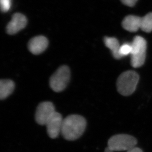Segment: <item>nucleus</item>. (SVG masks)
<instances>
[{"mask_svg":"<svg viewBox=\"0 0 152 152\" xmlns=\"http://www.w3.org/2000/svg\"><path fill=\"white\" fill-rule=\"evenodd\" d=\"M86 125V119L82 116L69 115L64 119L61 134L67 140H75L83 134Z\"/></svg>","mask_w":152,"mask_h":152,"instance_id":"nucleus-1","label":"nucleus"},{"mask_svg":"<svg viewBox=\"0 0 152 152\" xmlns=\"http://www.w3.org/2000/svg\"><path fill=\"white\" fill-rule=\"evenodd\" d=\"M139 75L136 72L128 70L122 73L117 81V89L121 95L129 96L134 93L139 81Z\"/></svg>","mask_w":152,"mask_h":152,"instance_id":"nucleus-2","label":"nucleus"},{"mask_svg":"<svg viewBox=\"0 0 152 152\" xmlns=\"http://www.w3.org/2000/svg\"><path fill=\"white\" fill-rule=\"evenodd\" d=\"M131 65L134 68H139L145 63L146 41L140 36H136L131 43Z\"/></svg>","mask_w":152,"mask_h":152,"instance_id":"nucleus-3","label":"nucleus"},{"mask_svg":"<svg viewBox=\"0 0 152 152\" xmlns=\"http://www.w3.org/2000/svg\"><path fill=\"white\" fill-rule=\"evenodd\" d=\"M137 141L132 135L119 134L111 137L108 141V147L113 152L128 151L135 147Z\"/></svg>","mask_w":152,"mask_h":152,"instance_id":"nucleus-4","label":"nucleus"},{"mask_svg":"<svg viewBox=\"0 0 152 152\" xmlns=\"http://www.w3.org/2000/svg\"><path fill=\"white\" fill-rule=\"evenodd\" d=\"M70 77V69L66 66H62L54 73L49 80L51 88L54 92H62L69 83Z\"/></svg>","mask_w":152,"mask_h":152,"instance_id":"nucleus-5","label":"nucleus"},{"mask_svg":"<svg viewBox=\"0 0 152 152\" xmlns=\"http://www.w3.org/2000/svg\"><path fill=\"white\" fill-rule=\"evenodd\" d=\"M56 112L54 105L51 102H42L36 109L35 120L40 125H45L48 121Z\"/></svg>","mask_w":152,"mask_h":152,"instance_id":"nucleus-6","label":"nucleus"},{"mask_svg":"<svg viewBox=\"0 0 152 152\" xmlns=\"http://www.w3.org/2000/svg\"><path fill=\"white\" fill-rule=\"evenodd\" d=\"M64 119L58 112H55L45 124L48 136L52 139L58 137L62 132Z\"/></svg>","mask_w":152,"mask_h":152,"instance_id":"nucleus-7","label":"nucleus"},{"mask_svg":"<svg viewBox=\"0 0 152 152\" xmlns=\"http://www.w3.org/2000/svg\"><path fill=\"white\" fill-rule=\"evenodd\" d=\"M27 24V19L24 15L21 13H15L12 20L7 24L6 31L8 34L13 35L24 29Z\"/></svg>","mask_w":152,"mask_h":152,"instance_id":"nucleus-8","label":"nucleus"},{"mask_svg":"<svg viewBox=\"0 0 152 152\" xmlns=\"http://www.w3.org/2000/svg\"><path fill=\"white\" fill-rule=\"evenodd\" d=\"M48 45V41L44 36H37L31 39L28 45L30 51L34 55L40 54L45 50Z\"/></svg>","mask_w":152,"mask_h":152,"instance_id":"nucleus-9","label":"nucleus"},{"mask_svg":"<svg viewBox=\"0 0 152 152\" xmlns=\"http://www.w3.org/2000/svg\"><path fill=\"white\" fill-rule=\"evenodd\" d=\"M141 18L135 15H128L124 19L122 25L124 29L130 32H136L141 28Z\"/></svg>","mask_w":152,"mask_h":152,"instance_id":"nucleus-10","label":"nucleus"},{"mask_svg":"<svg viewBox=\"0 0 152 152\" xmlns=\"http://www.w3.org/2000/svg\"><path fill=\"white\" fill-rule=\"evenodd\" d=\"M15 84L10 79H1L0 81V99L4 100L10 96L15 90Z\"/></svg>","mask_w":152,"mask_h":152,"instance_id":"nucleus-11","label":"nucleus"},{"mask_svg":"<svg viewBox=\"0 0 152 152\" xmlns=\"http://www.w3.org/2000/svg\"><path fill=\"white\" fill-rule=\"evenodd\" d=\"M104 42L105 46L110 50L114 58L116 59L122 58L119 53L121 46L117 39L115 37H105L104 38Z\"/></svg>","mask_w":152,"mask_h":152,"instance_id":"nucleus-12","label":"nucleus"},{"mask_svg":"<svg viewBox=\"0 0 152 152\" xmlns=\"http://www.w3.org/2000/svg\"><path fill=\"white\" fill-rule=\"evenodd\" d=\"M143 31L150 33L152 31V12H150L141 18V28Z\"/></svg>","mask_w":152,"mask_h":152,"instance_id":"nucleus-13","label":"nucleus"},{"mask_svg":"<svg viewBox=\"0 0 152 152\" xmlns=\"http://www.w3.org/2000/svg\"><path fill=\"white\" fill-rule=\"evenodd\" d=\"M132 51V45L131 43H124L121 45L119 53L121 57H123L129 55H131Z\"/></svg>","mask_w":152,"mask_h":152,"instance_id":"nucleus-14","label":"nucleus"},{"mask_svg":"<svg viewBox=\"0 0 152 152\" xmlns=\"http://www.w3.org/2000/svg\"><path fill=\"white\" fill-rule=\"evenodd\" d=\"M12 6L11 0H1V12H8Z\"/></svg>","mask_w":152,"mask_h":152,"instance_id":"nucleus-15","label":"nucleus"},{"mask_svg":"<svg viewBox=\"0 0 152 152\" xmlns=\"http://www.w3.org/2000/svg\"><path fill=\"white\" fill-rule=\"evenodd\" d=\"M120 1L126 6L132 7L135 5L138 0H120Z\"/></svg>","mask_w":152,"mask_h":152,"instance_id":"nucleus-16","label":"nucleus"},{"mask_svg":"<svg viewBox=\"0 0 152 152\" xmlns=\"http://www.w3.org/2000/svg\"><path fill=\"white\" fill-rule=\"evenodd\" d=\"M126 152H143L142 150L137 147H134L132 148V149L130 150L129 151H126Z\"/></svg>","mask_w":152,"mask_h":152,"instance_id":"nucleus-17","label":"nucleus"},{"mask_svg":"<svg viewBox=\"0 0 152 152\" xmlns=\"http://www.w3.org/2000/svg\"><path fill=\"white\" fill-rule=\"evenodd\" d=\"M104 152H114L111 150L110 149V148H108V147H107L105 149Z\"/></svg>","mask_w":152,"mask_h":152,"instance_id":"nucleus-18","label":"nucleus"}]
</instances>
